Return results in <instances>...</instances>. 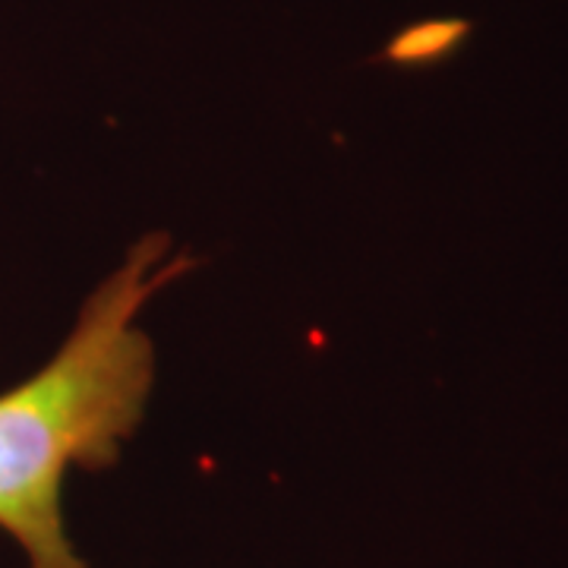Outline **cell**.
<instances>
[{"mask_svg":"<svg viewBox=\"0 0 568 568\" xmlns=\"http://www.w3.org/2000/svg\"><path fill=\"white\" fill-rule=\"evenodd\" d=\"M190 265L164 234L142 237L82 304L61 351L0 395V530L29 568H89L67 534L63 484L73 467L111 465L140 426L155 383L140 316Z\"/></svg>","mask_w":568,"mask_h":568,"instance_id":"1","label":"cell"},{"mask_svg":"<svg viewBox=\"0 0 568 568\" xmlns=\"http://www.w3.org/2000/svg\"><path fill=\"white\" fill-rule=\"evenodd\" d=\"M465 22L458 20H436V22H426L420 29H414V32H407L405 39L395 44V54L402 58V61H439V58H446L448 51H455L462 39L467 36Z\"/></svg>","mask_w":568,"mask_h":568,"instance_id":"2","label":"cell"}]
</instances>
